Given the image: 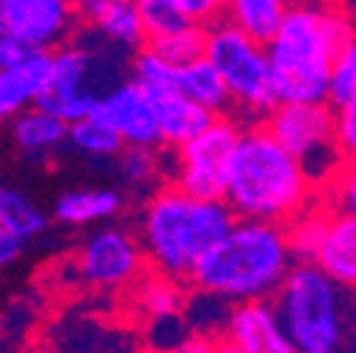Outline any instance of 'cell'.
Masks as SVG:
<instances>
[{
    "instance_id": "1",
    "label": "cell",
    "mask_w": 356,
    "mask_h": 353,
    "mask_svg": "<svg viewBox=\"0 0 356 353\" xmlns=\"http://www.w3.org/2000/svg\"><path fill=\"white\" fill-rule=\"evenodd\" d=\"M235 215L224 201L198 198L164 181L147 192L136 215V238L147 272L190 286L198 263L229 232Z\"/></svg>"
},
{
    "instance_id": "2",
    "label": "cell",
    "mask_w": 356,
    "mask_h": 353,
    "mask_svg": "<svg viewBox=\"0 0 356 353\" xmlns=\"http://www.w3.org/2000/svg\"><path fill=\"white\" fill-rule=\"evenodd\" d=\"M353 31L350 15L325 0H291L263 40L277 102H328L334 57Z\"/></svg>"
},
{
    "instance_id": "3",
    "label": "cell",
    "mask_w": 356,
    "mask_h": 353,
    "mask_svg": "<svg viewBox=\"0 0 356 353\" xmlns=\"http://www.w3.org/2000/svg\"><path fill=\"white\" fill-rule=\"evenodd\" d=\"M320 198L300 161L277 145L260 122L243 124L229 161L224 204L235 217L286 227Z\"/></svg>"
},
{
    "instance_id": "4",
    "label": "cell",
    "mask_w": 356,
    "mask_h": 353,
    "mask_svg": "<svg viewBox=\"0 0 356 353\" xmlns=\"http://www.w3.org/2000/svg\"><path fill=\"white\" fill-rule=\"evenodd\" d=\"M291 266L294 257L283 227L235 217L229 232L198 263L190 286L212 291L232 305L272 299Z\"/></svg>"
},
{
    "instance_id": "5",
    "label": "cell",
    "mask_w": 356,
    "mask_h": 353,
    "mask_svg": "<svg viewBox=\"0 0 356 353\" xmlns=\"http://www.w3.org/2000/svg\"><path fill=\"white\" fill-rule=\"evenodd\" d=\"M136 51H124L91 28L76 31L68 42L51 51V74L37 105L65 124L99 108L113 85L130 76Z\"/></svg>"
},
{
    "instance_id": "6",
    "label": "cell",
    "mask_w": 356,
    "mask_h": 353,
    "mask_svg": "<svg viewBox=\"0 0 356 353\" xmlns=\"http://www.w3.org/2000/svg\"><path fill=\"white\" fill-rule=\"evenodd\" d=\"M272 302L297 350H339L356 325V294L314 263H294Z\"/></svg>"
},
{
    "instance_id": "7",
    "label": "cell",
    "mask_w": 356,
    "mask_h": 353,
    "mask_svg": "<svg viewBox=\"0 0 356 353\" xmlns=\"http://www.w3.org/2000/svg\"><path fill=\"white\" fill-rule=\"evenodd\" d=\"M204 57L215 65V71L227 85L232 116H238L241 122H260L272 110L277 97L263 40L252 37L227 17H220L207 26Z\"/></svg>"
},
{
    "instance_id": "8",
    "label": "cell",
    "mask_w": 356,
    "mask_h": 353,
    "mask_svg": "<svg viewBox=\"0 0 356 353\" xmlns=\"http://www.w3.org/2000/svg\"><path fill=\"white\" fill-rule=\"evenodd\" d=\"M63 266L68 283L102 297L127 294L130 286L147 272L136 232L116 224V220L85 229L76 252Z\"/></svg>"
},
{
    "instance_id": "9",
    "label": "cell",
    "mask_w": 356,
    "mask_h": 353,
    "mask_svg": "<svg viewBox=\"0 0 356 353\" xmlns=\"http://www.w3.org/2000/svg\"><path fill=\"white\" fill-rule=\"evenodd\" d=\"M269 136L283 145L305 170L317 192L345 161L334 136V108L328 102H275L260 119Z\"/></svg>"
},
{
    "instance_id": "10",
    "label": "cell",
    "mask_w": 356,
    "mask_h": 353,
    "mask_svg": "<svg viewBox=\"0 0 356 353\" xmlns=\"http://www.w3.org/2000/svg\"><path fill=\"white\" fill-rule=\"evenodd\" d=\"M241 119L232 113L212 116V122L190 142L170 150V184L198 198L224 201L229 161L241 136Z\"/></svg>"
},
{
    "instance_id": "11",
    "label": "cell",
    "mask_w": 356,
    "mask_h": 353,
    "mask_svg": "<svg viewBox=\"0 0 356 353\" xmlns=\"http://www.w3.org/2000/svg\"><path fill=\"white\" fill-rule=\"evenodd\" d=\"M37 353H145V347L127 320L76 302L42 325Z\"/></svg>"
},
{
    "instance_id": "12",
    "label": "cell",
    "mask_w": 356,
    "mask_h": 353,
    "mask_svg": "<svg viewBox=\"0 0 356 353\" xmlns=\"http://www.w3.org/2000/svg\"><path fill=\"white\" fill-rule=\"evenodd\" d=\"M79 28L74 0H0V37L54 51Z\"/></svg>"
},
{
    "instance_id": "13",
    "label": "cell",
    "mask_w": 356,
    "mask_h": 353,
    "mask_svg": "<svg viewBox=\"0 0 356 353\" xmlns=\"http://www.w3.org/2000/svg\"><path fill=\"white\" fill-rule=\"evenodd\" d=\"M51 74V51L0 37V124L37 105Z\"/></svg>"
},
{
    "instance_id": "14",
    "label": "cell",
    "mask_w": 356,
    "mask_h": 353,
    "mask_svg": "<svg viewBox=\"0 0 356 353\" xmlns=\"http://www.w3.org/2000/svg\"><path fill=\"white\" fill-rule=\"evenodd\" d=\"M97 110L113 124L124 147H164L153 97L133 76L113 85Z\"/></svg>"
},
{
    "instance_id": "15",
    "label": "cell",
    "mask_w": 356,
    "mask_h": 353,
    "mask_svg": "<svg viewBox=\"0 0 356 353\" xmlns=\"http://www.w3.org/2000/svg\"><path fill=\"white\" fill-rule=\"evenodd\" d=\"M224 339H229L243 353H297L272 299L235 302L224 328Z\"/></svg>"
},
{
    "instance_id": "16",
    "label": "cell",
    "mask_w": 356,
    "mask_h": 353,
    "mask_svg": "<svg viewBox=\"0 0 356 353\" xmlns=\"http://www.w3.org/2000/svg\"><path fill=\"white\" fill-rule=\"evenodd\" d=\"M3 124H6V139L12 150L29 164H49L65 150L68 124L54 113L42 110L40 105H31L15 113Z\"/></svg>"
},
{
    "instance_id": "17",
    "label": "cell",
    "mask_w": 356,
    "mask_h": 353,
    "mask_svg": "<svg viewBox=\"0 0 356 353\" xmlns=\"http://www.w3.org/2000/svg\"><path fill=\"white\" fill-rule=\"evenodd\" d=\"M74 6L82 28H91L124 51H139L145 46L139 0H74Z\"/></svg>"
},
{
    "instance_id": "18",
    "label": "cell",
    "mask_w": 356,
    "mask_h": 353,
    "mask_svg": "<svg viewBox=\"0 0 356 353\" xmlns=\"http://www.w3.org/2000/svg\"><path fill=\"white\" fill-rule=\"evenodd\" d=\"M124 206L127 195L119 187H71L54 198L49 215L68 229H94L116 220Z\"/></svg>"
},
{
    "instance_id": "19",
    "label": "cell",
    "mask_w": 356,
    "mask_h": 353,
    "mask_svg": "<svg viewBox=\"0 0 356 353\" xmlns=\"http://www.w3.org/2000/svg\"><path fill=\"white\" fill-rule=\"evenodd\" d=\"M311 263L320 272H325L337 286L356 294V217L353 215L334 212V209L328 212L317 254Z\"/></svg>"
},
{
    "instance_id": "20",
    "label": "cell",
    "mask_w": 356,
    "mask_h": 353,
    "mask_svg": "<svg viewBox=\"0 0 356 353\" xmlns=\"http://www.w3.org/2000/svg\"><path fill=\"white\" fill-rule=\"evenodd\" d=\"M153 105H156V116H159V133H161V145L164 147H178L190 142L195 133L212 122V113L207 108H201L198 102L187 99L181 91H159L150 94Z\"/></svg>"
},
{
    "instance_id": "21",
    "label": "cell",
    "mask_w": 356,
    "mask_h": 353,
    "mask_svg": "<svg viewBox=\"0 0 356 353\" xmlns=\"http://www.w3.org/2000/svg\"><path fill=\"white\" fill-rule=\"evenodd\" d=\"M184 283H175L170 277H161L156 272H145L127 291L130 314L139 322L161 320V317H175L184 311Z\"/></svg>"
},
{
    "instance_id": "22",
    "label": "cell",
    "mask_w": 356,
    "mask_h": 353,
    "mask_svg": "<svg viewBox=\"0 0 356 353\" xmlns=\"http://www.w3.org/2000/svg\"><path fill=\"white\" fill-rule=\"evenodd\" d=\"M49 227H51L49 209H42V204L34 201L20 184L0 179V229H9L31 243L46 235Z\"/></svg>"
},
{
    "instance_id": "23",
    "label": "cell",
    "mask_w": 356,
    "mask_h": 353,
    "mask_svg": "<svg viewBox=\"0 0 356 353\" xmlns=\"http://www.w3.org/2000/svg\"><path fill=\"white\" fill-rule=\"evenodd\" d=\"M113 161L119 190L150 192L170 179V147H122Z\"/></svg>"
},
{
    "instance_id": "24",
    "label": "cell",
    "mask_w": 356,
    "mask_h": 353,
    "mask_svg": "<svg viewBox=\"0 0 356 353\" xmlns=\"http://www.w3.org/2000/svg\"><path fill=\"white\" fill-rule=\"evenodd\" d=\"M175 91H181L187 99L207 108L212 116L232 113L227 85L207 57H198L187 65H175Z\"/></svg>"
},
{
    "instance_id": "25",
    "label": "cell",
    "mask_w": 356,
    "mask_h": 353,
    "mask_svg": "<svg viewBox=\"0 0 356 353\" xmlns=\"http://www.w3.org/2000/svg\"><path fill=\"white\" fill-rule=\"evenodd\" d=\"M122 139L113 130V124L99 113L91 110L82 119L68 124V136H65V150L76 158L85 161H113L116 153L122 150Z\"/></svg>"
},
{
    "instance_id": "26",
    "label": "cell",
    "mask_w": 356,
    "mask_h": 353,
    "mask_svg": "<svg viewBox=\"0 0 356 353\" xmlns=\"http://www.w3.org/2000/svg\"><path fill=\"white\" fill-rule=\"evenodd\" d=\"M328 212L331 209L325 206V201L317 198L314 204H308L300 215H294L283 227L294 263H311L314 260L320 238H323V229H325V220H328Z\"/></svg>"
},
{
    "instance_id": "27",
    "label": "cell",
    "mask_w": 356,
    "mask_h": 353,
    "mask_svg": "<svg viewBox=\"0 0 356 353\" xmlns=\"http://www.w3.org/2000/svg\"><path fill=\"white\" fill-rule=\"evenodd\" d=\"M204 34H207V26L184 23L172 31L147 37L142 49L153 51L156 57H161L170 65H187V63L204 57Z\"/></svg>"
},
{
    "instance_id": "28",
    "label": "cell",
    "mask_w": 356,
    "mask_h": 353,
    "mask_svg": "<svg viewBox=\"0 0 356 353\" xmlns=\"http://www.w3.org/2000/svg\"><path fill=\"white\" fill-rule=\"evenodd\" d=\"M291 0H224V17L257 40H266L280 17L286 15Z\"/></svg>"
},
{
    "instance_id": "29",
    "label": "cell",
    "mask_w": 356,
    "mask_h": 353,
    "mask_svg": "<svg viewBox=\"0 0 356 353\" xmlns=\"http://www.w3.org/2000/svg\"><path fill=\"white\" fill-rule=\"evenodd\" d=\"M229 311H232V302H227L224 297H218L212 291L195 288L193 294H187L181 314H184V322L193 334L220 339L224 336V328H227V320H229Z\"/></svg>"
},
{
    "instance_id": "30",
    "label": "cell",
    "mask_w": 356,
    "mask_h": 353,
    "mask_svg": "<svg viewBox=\"0 0 356 353\" xmlns=\"http://www.w3.org/2000/svg\"><path fill=\"white\" fill-rule=\"evenodd\" d=\"M320 198L334 212H345L356 217V158H345L337 167L331 181L320 190Z\"/></svg>"
},
{
    "instance_id": "31",
    "label": "cell",
    "mask_w": 356,
    "mask_h": 353,
    "mask_svg": "<svg viewBox=\"0 0 356 353\" xmlns=\"http://www.w3.org/2000/svg\"><path fill=\"white\" fill-rule=\"evenodd\" d=\"M356 91V31L342 42V49L334 57L331 82H328V105H339Z\"/></svg>"
},
{
    "instance_id": "32",
    "label": "cell",
    "mask_w": 356,
    "mask_h": 353,
    "mask_svg": "<svg viewBox=\"0 0 356 353\" xmlns=\"http://www.w3.org/2000/svg\"><path fill=\"white\" fill-rule=\"evenodd\" d=\"M139 12H142V26H145V40L190 23L175 9L172 0H139Z\"/></svg>"
},
{
    "instance_id": "33",
    "label": "cell",
    "mask_w": 356,
    "mask_h": 353,
    "mask_svg": "<svg viewBox=\"0 0 356 353\" xmlns=\"http://www.w3.org/2000/svg\"><path fill=\"white\" fill-rule=\"evenodd\" d=\"M334 136L342 158H356V91L334 105Z\"/></svg>"
},
{
    "instance_id": "34",
    "label": "cell",
    "mask_w": 356,
    "mask_h": 353,
    "mask_svg": "<svg viewBox=\"0 0 356 353\" xmlns=\"http://www.w3.org/2000/svg\"><path fill=\"white\" fill-rule=\"evenodd\" d=\"M31 311V302L29 299H12L6 305V311L0 314V339L15 345L23 339V334L37 328V317L29 314Z\"/></svg>"
},
{
    "instance_id": "35",
    "label": "cell",
    "mask_w": 356,
    "mask_h": 353,
    "mask_svg": "<svg viewBox=\"0 0 356 353\" xmlns=\"http://www.w3.org/2000/svg\"><path fill=\"white\" fill-rule=\"evenodd\" d=\"M175 9L184 15V20L209 26L224 17V0H172Z\"/></svg>"
},
{
    "instance_id": "36",
    "label": "cell",
    "mask_w": 356,
    "mask_h": 353,
    "mask_svg": "<svg viewBox=\"0 0 356 353\" xmlns=\"http://www.w3.org/2000/svg\"><path fill=\"white\" fill-rule=\"evenodd\" d=\"M26 249H29V240H23L20 235H15L9 229H0V272L17 266Z\"/></svg>"
},
{
    "instance_id": "37",
    "label": "cell",
    "mask_w": 356,
    "mask_h": 353,
    "mask_svg": "<svg viewBox=\"0 0 356 353\" xmlns=\"http://www.w3.org/2000/svg\"><path fill=\"white\" fill-rule=\"evenodd\" d=\"M212 342L215 339H209V336H201V334H187L178 345H172L170 350H164V353H209L212 350Z\"/></svg>"
},
{
    "instance_id": "38",
    "label": "cell",
    "mask_w": 356,
    "mask_h": 353,
    "mask_svg": "<svg viewBox=\"0 0 356 353\" xmlns=\"http://www.w3.org/2000/svg\"><path fill=\"white\" fill-rule=\"evenodd\" d=\"M209 353H243L241 347H235L229 339H224V336H220V339H215L212 342V350Z\"/></svg>"
},
{
    "instance_id": "39",
    "label": "cell",
    "mask_w": 356,
    "mask_h": 353,
    "mask_svg": "<svg viewBox=\"0 0 356 353\" xmlns=\"http://www.w3.org/2000/svg\"><path fill=\"white\" fill-rule=\"evenodd\" d=\"M325 3H331L334 9H342V12H350V9H356V0H325Z\"/></svg>"
},
{
    "instance_id": "40",
    "label": "cell",
    "mask_w": 356,
    "mask_h": 353,
    "mask_svg": "<svg viewBox=\"0 0 356 353\" xmlns=\"http://www.w3.org/2000/svg\"><path fill=\"white\" fill-rule=\"evenodd\" d=\"M297 353H342V347L339 350H297Z\"/></svg>"
},
{
    "instance_id": "41",
    "label": "cell",
    "mask_w": 356,
    "mask_h": 353,
    "mask_svg": "<svg viewBox=\"0 0 356 353\" xmlns=\"http://www.w3.org/2000/svg\"><path fill=\"white\" fill-rule=\"evenodd\" d=\"M9 353H37V350H26V347H12Z\"/></svg>"
}]
</instances>
